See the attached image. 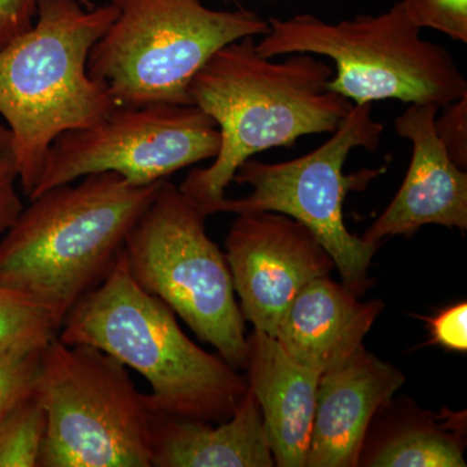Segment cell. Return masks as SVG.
Returning <instances> with one entry per match:
<instances>
[{
	"label": "cell",
	"mask_w": 467,
	"mask_h": 467,
	"mask_svg": "<svg viewBox=\"0 0 467 467\" xmlns=\"http://www.w3.org/2000/svg\"><path fill=\"white\" fill-rule=\"evenodd\" d=\"M334 69L310 54L282 63L261 57L254 36L220 48L193 76L190 103L216 122L221 146L192 169L181 192L205 216L217 213L238 168L263 150L290 149L309 134H333L355 104L331 91Z\"/></svg>",
	"instance_id": "6da1fadb"
},
{
	"label": "cell",
	"mask_w": 467,
	"mask_h": 467,
	"mask_svg": "<svg viewBox=\"0 0 467 467\" xmlns=\"http://www.w3.org/2000/svg\"><path fill=\"white\" fill-rule=\"evenodd\" d=\"M78 181L32 199L0 239V285L36 301L60 327L109 275L162 182L133 186L109 171Z\"/></svg>",
	"instance_id": "7a4b0ae2"
},
{
	"label": "cell",
	"mask_w": 467,
	"mask_h": 467,
	"mask_svg": "<svg viewBox=\"0 0 467 467\" xmlns=\"http://www.w3.org/2000/svg\"><path fill=\"white\" fill-rule=\"evenodd\" d=\"M57 337L99 349L140 373L152 389L150 407L160 413L220 423L248 391L247 376L196 346L173 310L137 284L124 254L69 310Z\"/></svg>",
	"instance_id": "3957f363"
},
{
	"label": "cell",
	"mask_w": 467,
	"mask_h": 467,
	"mask_svg": "<svg viewBox=\"0 0 467 467\" xmlns=\"http://www.w3.org/2000/svg\"><path fill=\"white\" fill-rule=\"evenodd\" d=\"M117 15L112 2L86 8L77 0H39L32 29L0 50V115L27 198L54 140L117 107L109 88L88 70L92 47Z\"/></svg>",
	"instance_id": "277c9868"
},
{
	"label": "cell",
	"mask_w": 467,
	"mask_h": 467,
	"mask_svg": "<svg viewBox=\"0 0 467 467\" xmlns=\"http://www.w3.org/2000/svg\"><path fill=\"white\" fill-rule=\"evenodd\" d=\"M261 57L324 55L337 73L328 88L353 104L395 99L442 107L467 95L465 76L447 48L420 38L417 26L396 2L389 11L353 20L325 23L304 14L269 20L257 43Z\"/></svg>",
	"instance_id": "5b68a950"
},
{
	"label": "cell",
	"mask_w": 467,
	"mask_h": 467,
	"mask_svg": "<svg viewBox=\"0 0 467 467\" xmlns=\"http://www.w3.org/2000/svg\"><path fill=\"white\" fill-rule=\"evenodd\" d=\"M112 3L119 15L92 47L88 70L117 106L192 104L189 86L212 55L269 32V21L256 12L217 11L202 0Z\"/></svg>",
	"instance_id": "8992f818"
},
{
	"label": "cell",
	"mask_w": 467,
	"mask_h": 467,
	"mask_svg": "<svg viewBox=\"0 0 467 467\" xmlns=\"http://www.w3.org/2000/svg\"><path fill=\"white\" fill-rule=\"evenodd\" d=\"M36 391L47 418L39 467H152L155 410L112 356L54 337Z\"/></svg>",
	"instance_id": "52a82bcc"
},
{
	"label": "cell",
	"mask_w": 467,
	"mask_h": 467,
	"mask_svg": "<svg viewBox=\"0 0 467 467\" xmlns=\"http://www.w3.org/2000/svg\"><path fill=\"white\" fill-rule=\"evenodd\" d=\"M205 218L180 187L162 181L122 254L144 291L167 304L235 370H245V321L226 254L209 238Z\"/></svg>",
	"instance_id": "ba28073f"
},
{
	"label": "cell",
	"mask_w": 467,
	"mask_h": 467,
	"mask_svg": "<svg viewBox=\"0 0 467 467\" xmlns=\"http://www.w3.org/2000/svg\"><path fill=\"white\" fill-rule=\"evenodd\" d=\"M371 110L373 103L355 104L333 137L308 155L275 164L245 160L233 182L251 186L250 195L225 198L217 208V213L276 212L299 221L330 254L342 284L358 297L373 285L368 269L379 247L348 232L343 202L350 189L368 182L379 171L348 177L343 168L350 150L379 146L384 128L374 121Z\"/></svg>",
	"instance_id": "9c48e42d"
},
{
	"label": "cell",
	"mask_w": 467,
	"mask_h": 467,
	"mask_svg": "<svg viewBox=\"0 0 467 467\" xmlns=\"http://www.w3.org/2000/svg\"><path fill=\"white\" fill-rule=\"evenodd\" d=\"M220 146L216 122L192 104L117 106L95 124L54 140L29 201L109 171L133 186H150L216 158Z\"/></svg>",
	"instance_id": "30bf717a"
},
{
	"label": "cell",
	"mask_w": 467,
	"mask_h": 467,
	"mask_svg": "<svg viewBox=\"0 0 467 467\" xmlns=\"http://www.w3.org/2000/svg\"><path fill=\"white\" fill-rule=\"evenodd\" d=\"M225 245L243 318L273 337L295 296L335 267L308 227L276 212L236 214Z\"/></svg>",
	"instance_id": "8fae6325"
},
{
	"label": "cell",
	"mask_w": 467,
	"mask_h": 467,
	"mask_svg": "<svg viewBox=\"0 0 467 467\" xmlns=\"http://www.w3.org/2000/svg\"><path fill=\"white\" fill-rule=\"evenodd\" d=\"M439 109L435 104H410L396 119V133L411 143L413 152L395 198L362 235L368 244L380 247L386 239L411 236L426 225L466 232L467 173L436 137Z\"/></svg>",
	"instance_id": "7c38bea8"
},
{
	"label": "cell",
	"mask_w": 467,
	"mask_h": 467,
	"mask_svg": "<svg viewBox=\"0 0 467 467\" xmlns=\"http://www.w3.org/2000/svg\"><path fill=\"white\" fill-rule=\"evenodd\" d=\"M365 347L319 378L306 467H358L371 420L405 383Z\"/></svg>",
	"instance_id": "4fadbf2b"
},
{
	"label": "cell",
	"mask_w": 467,
	"mask_h": 467,
	"mask_svg": "<svg viewBox=\"0 0 467 467\" xmlns=\"http://www.w3.org/2000/svg\"><path fill=\"white\" fill-rule=\"evenodd\" d=\"M383 309L382 300L359 301L343 284L321 276L291 301L275 339L297 364L324 376L364 347Z\"/></svg>",
	"instance_id": "5bb4252c"
},
{
	"label": "cell",
	"mask_w": 467,
	"mask_h": 467,
	"mask_svg": "<svg viewBox=\"0 0 467 467\" xmlns=\"http://www.w3.org/2000/svg\"><path fill=\"white\" fill-rule=\"evenodd\" d=\"M247 343L248 389L259 402L275 466L306 467L321 376L270 335L254 330Z\"/></svg>",
	"instance_id": "9a60e30c"
},
{
	"label": "cell",
	"mask_w": 467,
	"mask_h": 467,
	"mask_svg": "<svg viewBox=\"0 0 467 467\" xmlns=\"http://www.w3.org/2000/svg\"><path fill=\"white\" fill-rule=\"evenodd\" d=\"M150 466H275L254 393L248 389L235 413L220 423L155 411Z\"/></svg>",
	"instance_id": "2e32d148"
},
{
	"label": "cell",
	"mask_w": 467,
	"mask_h": 467,
	"mask_svg": "<svg viewBox=\"0 0 467 467\" xmlns=\"http://www.w3.org/2000/svg\"><path fill=\"white\" fill-rule=\"evenodd\" d=\"M466 413L422 410L410 399L387 402L368 427L364 467H465Z\"/></svg>",
	"instance_id": "e0dca14e"
},
{
	"label": "cell",
	"mask_w": 467,
	"mask_h": 467,
	"mask_svg": "<svg viewBox=\"0 0 467 467\" xmlns=\"http://www.w3.org/2000/svg\"><path fill=\"white\" fill-rule=\"evenodd\" d=\"M47 431L36 389L0 418V467H39Z\"/></svg>",
	"instance_id": "ac0fdd59"
},
{
	"label": "cell",
	"mask_w": 467,
	"mask_h": 467,
	"mask_svg": "<svg viewBox=\"0 0 467 467\" xmlns=\"http://www.w3.org/2000/svg\"><path fill=\"white\" fill-rule=\"evenodd\" d=\"M58 330L57 319L39 304L0 285V353L45 348Z\"/></svg>",
	"instance_id": "d6986e66"
},
{
	"label": "cell",
	"mask_w": 467,
	"mask_h": 467,
	"mask_svg": "<svg viewBox=\"0 0 467 467\" xmlns=\"http://www.w3.org/2000/svg\"><path fill=\"white\" fill-rule=\"evenodd\" d=\"M42 350L0 353V418L36 389Z\"/></svg>",
	"instance_id": "ffe728a7"
},
{
	"label": "cell",
	"mask_w": 467,
	"mask_h": 467,
	"mask_svg": "<svg viewBox=\"0 0 467 467\" xmlns=\"http://www.w3.org/2000/svg\"><path fill=\"white\" fill-rule=\"evenodd\" d=\"M417 26L434 29L454 41L467 43V0H402Z\"/></svg>",
	"instance_id": "44dd1931"
},
{
	"label": "cell",
	"mask_w": 467,
	"mask_h": 467,
	"mask_svg": "<svg viewBox=\"0 0 467 467\" xmlns=\"http://www.w3.org/2000/svg\"><path fill=\"white\" fill-rule=\"evenodd\" d=\"M441 117L434 122L436 137L447 150L451 161L461 169L467 168V95L442 107Z\"/></svg>",
	"instance_id": "7402d4cb"
},
{
	"label": "cell",
	"mask_w": 467,
	"mask_h": 467,
	"mask_svg": "<svg viewBox=\"0 0 467 467\" xmlns=\"http://www.w3.org/2000/svg\"><path fill=\"white\" fill-rule=\"evenodd\" d=\"M429 325V344H438L453 352L467 350V304H454L434 317H422Z\"/></svg>",
	"instance_id": "603a6c76"
},
{
	"label": "cell",
	"mask_w": 467,
	"mask_h": 467,
	"mask_svg": "<svg viewBox=\"0 0 467 467\" xmlns=\"http://www.w3.org/2000/svg\"><path fill=\"white\" fill-rule=\"evenodd\" d=\"M92 8L91 0H77ZM39 0H0V50L21 34L32 29L38 14Z\"/></svg>",
	"instance_id": "cb8c5ba5"
},
{
	"label": "cell",
	"mask_w": 467,
	"mask_h": 467,
	"mask_svg": "<svg viewBox=\"0 0 467 467\" xmlns=\"http://www.w3.org/2000/svg\"><path fill=\"white\" fill-rule=\"evenodd\" d=\"M23 208L15 182H0V236L7 232Z\"/></svg>",
	"instance_id": "d4e9b609"
},
{
	"label": "cell",
	"mask_w": 467,
	"mask_h": 467,
	"mask_svg": "<svg viewBox=\"0 0 467 467\" xmlns=\"http://www.w3.org/2000/svg\"><path fill=\"white\" fill-rule=\"evenodd\" d=\"M17 167L14 140L7 125L0 124V182H16Z\"/></svg>",
	"instance_id": "484cf974"
}]
</instances>
